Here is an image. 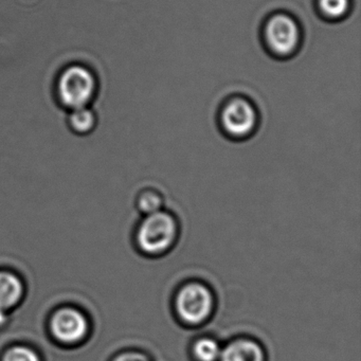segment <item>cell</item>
Instances as JSON below:
<instances>
[{
	"label": "cell",
	"instance_id": "cell-1",
	"mask_svg": "<svg viewBox=\"0 0 361 361\" xmlns=\"http://www.w3.org/2000/svg\"><path fill=\"white\" fill-rule=\"evenodd\" d=\"M179 225L172 213L160 210L145 215L137 231V244L145 255L160 257L176 244Z\"/></svg>",
	"mask_w": 361,
	"mask_h": 361
},
{
	"label": "cell",
	"instance_id": "cell-2",
	"mask_svg": "<svg viewBox=\"0 0 361 361\" xmlns=\"http://www.w3.org/2000/svg\"><path fill=\"white\" fill-rule=\"evenodd\" d=\"M174 308L183 324L200 326L209 321L214 312V293L204 283L191 281L177 289Z\"/></svg>",
	"mask_w": 361,
	"mask_h": 361
},
{
	"label": "cell",
	"instance_id": "cell-3",
	"mask_svg": "<svg viewBox=\"0 0 361 361\" xmlns=\"http://www.w3.org/2000/svg\"><path fill=\"white\" fill-rule=\"evenodd\" d=\"M94 82L86 68L73 66L67 69L60 79L59 92L67 106L77 109L85 107L94 92Z\"/></svg>",
	"mask_w": 361,
	"mask_h": 361
},
{
	"label": "cell",
	"instance_id": "cell-4",
	"mask_svg": "<svg viewBox=\"0 0 361 361\" xmlns=\"http://www.w3.org/2000/svg\"><path fill=\"white\" fill-rule=\"evenodd\" d=\"M299 39V28L289 16L282 14L274 16L266 26L268 45L280 56L291 54L297 48Z\"/></svg>",
	"mask_w": 361,
	"mask_h": 361
},
{
	"label": "cell",
	"instance_id": "cell-5",
	"mask_svg": "<svg viewBox=\"0 0 361 361\" xmlns=\"http://www.w3.org/2000/svg\"><path fill=\"white\" fill-rule=\"evenodd\" d=\"M51 331L60 341L73 343L85 337L88 331L87 320L78 310L63 308L52 317Z\"/></svg>",
	"mask_w": 361,
	"mask_h": 361
},
{
	"label": "cell",
	"instance_id": "cell-6",
	"mask_svg": "<svg viewBox=\"0 0 361 361\" xmlns=\"http://www.w3.org/2000/svg\"><path fill=\"white\" fill-rule=\"evenodd\" d=\"M221 120L228 134L234 137H245L255 128L257 116L255 109L247 101L236 99L225 107Z\"/></svg>",
	"mask_w": 361,
	"mask_h": 361
},
{
	"label": "cell",
	"instance_id": "cell-7",
	"mask_svg": "<svg viewBox=\"0 0 361 361\" xmlns=\"http://www.w3.org/2000/svg\"><path fill=\"white\" fill-rule=\"evenodd\" d=\"M219 361H265V352L257 340L236 338L221 348Z\"/></svg>",
	"mask_w": 361,
	"mask_h": 361
},
{
	"label": "cell",
	"instance_id": "cell-8",
	"mask_svg": "<svg viewBox=\"0 0 361 361\" xmlns=\"http://www.w3.org/2000/svg\"><path fill=\"white\" fill-rule=\"evenodd\" d=\"M22 282L10 272L0 271V312L16 306L23 297Z\"/></svg>",
	"mask_w": 361,
	"mask_h": 361
},
{
	"label": "cell",
	"instance_id": "cell-9",
	"mask_svg": "<svg viewBox=\"0 0 361 361\" xmlns=\"http://www.w3.org/2000/svg\"><path fill=\"white\" fill-rule=\"evenodd\" d=\"M221 348L217 340L206 336L194 341L192 354L197 361H219Z\"/></svg>",
	"mask_w": 361,
	"mask_h": 361
},
{
	"label": "cell",
	"instance_id": "cell-10",
	"mask_svg": "<svg viewBox=\"0 0 361 361\" xmlns=\"http://www.w3.org/2000/svg\"><path fill=\"white\" fill-rule=\"evenodd\" d=\"M162 204H164V200H162L161 195L157 192L147 191L141 194L138 198L139 210L145 213V215L153 214V213L162 210Z\"/></svg>",
	"mask_w": 361,
	"mask_h": 361
},
{
	"label": "cell",
	"instance_id": "cell-11",
	"mask_svg": "<svg viewBox=\"0 0 361 361\" xmlns=\"http://www.w3.org/2000/svg\"><path fill=\"white\" fill-rule=\"evenodd\" d=\"M71 121L77 132H88L94 126V115L90 109L81 107L73 111Z\"/></svg>",
	"mask_w": 361,
	"mask_h": 361
},
{
	"label": "cell",
	"instance_id": "cell-12",
	"mask_svg": "<svg viewBox=\"0 0 361 361\" xmlns=\"http://www.w3.org/2000/svg\"><path fill=\"white\" fill-rule=\"evenodd\" d=\"M321 11L331 18L343 16L348 9V0H319Z\"/></svg>",
	"mask_w": 361,
	"mask_h": 361
},
{
	"label": "cell",
	"instance_id": "cell-13",
	"mask_svg": "<svg viewBox=\"0 0 361 361\" xmlns=\"http://www.w3.org/2000/svg\"><path fill=\"white\" fill-rule=\"evenodd\" d=\"M4 361H39V358L35 350L25 346H16L6 353Z\"/></svg>",
	"mask_w": 361,
	"mask_h": 361
},
{
	"label": "cell",
	"instance_id": "cell-14",
	"mask_svg": "<svg viewBox=\"0 0 361 361\" xmlns=\"http://www.w3.org/2000/svg\"><path fill=\"white\" fill-rule=\"evenodd\" d=\"M115 361H149V359L139 353H126L117 357Z\"/></svg>",
	"mask_w": 361,
	"mask_h": 361
}]
</instances>
